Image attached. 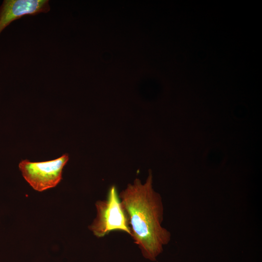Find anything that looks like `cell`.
I'll return each instance as SVG.
<instances>
[{
	"mask_svg": "<svg viewBox=\"0 0 262 262\" xmlns=\"http://www.w3.org/2000/svg\"><path fill=\"white\" fill-rule=\"evenodd\" d=\"M119 197L128 218L131 237L145 259L156 261L170 241L171 235L162 225L164 205L161 196L153 188L151 171L144 183L136 179Z\"/></svg>",
	"mask_w": 262,
	"mask_h": 262,
	"instance_id": "6da1fadb",
	"label": "cell"
},
{
	"mask_svg": "<svg viewBox=\"0 0 262 262\" xmlns=\"http://www.w3.org/2000/svg\"><path fill=\"white\" fill-rule=\"evenodd\" d=\"M95 206L96 216L88 229L96 237L102 238L115 230L123 231L131 236L128 218L116 186H111L106 198L96 201Z\"/></svg>",
	"mask_w": 262,
	"mask_h": 262,
	"instance_id": "7a4b0ae2",
	"label": "cell"
},
{
	"mask_svg": "<svg viewBox=\"0 0 262 262\" xmlns=\"http://www.w3.org/2000/svg\"><path fill=\"white\" fill-rule=\"evenodd\" d=\"M65 154L57 159L45 162L21 161L18 167L27 182L36 191L42 192L55 187L62 179L63 167L68 161Z\"/></svg>",
	"mask_w": 262,
	"mask_h": 262,
	"instance_id": "3957f363",
	"label": "cell"
},
{
	"mask_svg": "<svg viewBox=\"0 0 262 262\" xmlns=\"http://www.w3.org/2000/svg\"><path fill=\"white\" fill-rule=\"evenodd\" d=\"M48 0H4L0 6V34L13 21L26 15L50 11Z\"/></svg>",
	"mask_w": 262,
	"mask_h": 262,
	"instance_id": "277c9868",
	"label": "cell"
}]
</instances>
